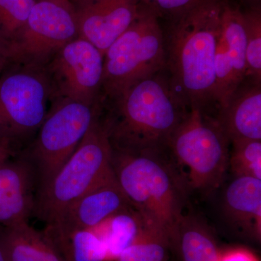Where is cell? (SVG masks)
Here are the masks:
<instances>
[{"label": "cell", "mask_w": 261, "mask_h": 261, "mask_svg": "<svg viewBox=\"0 0 261 261\" xmlns=\"http://www.w3.org/2000/svg\"><path fill=\"white\" fill-rule=\"evenodd\" d=\"M225 0H200L164 32L171 87L189 109L216 115V49Z\"/></svg>", "instance_id": "1"}, {"label": "cell", "mask_w": 261, "mask_h": 261, "mask_svg": "<svg viewBox=\"0 0 261 261\" xmlns=\"http://www.w3.org/2000/svg\"><path fill=\"white\" fill-rule=\"evenodd\" d=\"M101 121L112 149H167L189 108L173 90L165 69L102 102Z\"/></svg>", "instance_id": "2"}, {"label": "cell", "mask_w": 261, "mask_h": 261, "mask_svg": "<svg viewBox=\"0 0 261 261\" xmlns=\"http://www.w3.org/2000/svg\"><path fill=\"white\" fill-rule=\"evenodd\" d=\"M111 163L117 183L147 227L170 239L185 214L190 191L168 149H112Z\"/></svg>", "instance_id": "3"}, {"label": "cell", "mask_w": 261, "mask_h": 261, "mask_svg": "<svg viewBox=\"0 0 261 261\" xmlns=\"http://www.w3.org/2000/svg\"><path fill=\"white\" fill-rule=\"evenodd\" d=\"M230 145L214 115L191 108L171 136L168 151L189 191L207 193L224 182Z\"/></svg>", "instance_id": "4"}, {"label": "cell", "mask_w": 261, "mask_h": 261, "mask_svg": "<svg viewBox=\"0 0 261 261\" xmlns=\"http://www.w3.org/2000/svg\"><path fill=\"white\" fill-rule=\"evenodd\" d=\"M111 160L112 147L99 118L47 186L37 192L34 216L45 225L55 222L80 197L114 177Z\"/></svg>", "instance_id": "5"}, {"label": "cell", "mask_w": 261, "mask_h": 261, "mask_svg": "<svg viewBox=\"0 0 261 261\" xmlns=\"http://www.w3.org/2000/svg\"><path fill=\"white\" fill-rule=\"evenodd\" d=\"M57 99L44 65L10 63L0 75V141L23 150Z\"/></svg>", "instance_id": "6"}, {"label": "cell", "mask_w": 261, "mask_h": 261, "mask_svg": "<svg viewBox=\"0 0 261 261\" xmlns=\"http://www.w3.org/2000/svg\"><path fill=\"white\" fill-rule=\"evenodd\" d=\"M166 62L164 32L160 19L142 5L135 22L105 53L101 102L165 69Z\"/></svg>", "instance_id": "7"}, {"label": "cell", "mask_w": 261, "mask_h": 261, "mask_svg": "<svg viewBox=\"0 0 261 261\" xmlns=\"http://www.w3.org/2000/svg\"><path fill=\"white\" fill-rule=\"evenodd\" d=\"M102 111V103L91 106L67 99L54 102L34 140L18 152L34 168L37 192L74 152Z\"/></svg>", "instance_id": "8"}, {"label": "cell", "mask_w": 261, "mask_h": 261, "mask_svg": "<svg viewBox=\"0 0 261 261\" xmlns=\"http://www.w3.org/2000/svg\"><path fill=\"white\" fill-rule=\"evenodd\" d=\"M79 38L76 8L71 0H37L11 47V63L44 65Z\"/></svg>", "instance_id": "9"}, {"label": "cell", "mask_w": 261, "mask_h": 261, "mask_svg": "<svg viewBox=\"0 0 261 261\" xmlns=\"http://www.w3.org/2000/svg\"><path fill=\"white\" fill-rule=\"evenodd\" d=\"M104 56L79 37L57 51L44 65L57 99L99 104Z\"/></svg>", "instance_id": "10"}, {"label": "cell", "mask_w": 261, "mask_h": 261, "mask_svg": "<svg viewBox=\"0 0 261 261\" xmlns=\"http://www.w3.org/2000/svg\"><path fill=\"white\" fill-rule=\"evenodd\" d=\"M245 73L246 35L243 10L240 3L225 0L216 42V112L243 83Z\"/></svg>", "instance_id": "11"}, {"label": "cell", "mask_w": 261, "mask_h": 261, "mask_svg": "<svg viewBox=\"0 0 261 261\" xmlns=\"http://www.w3.org/2000/svg\"><path fill=\"white\" fill-rule=\"evenodd\" d=\"M73 3L78 18L79 37L93 44L103 56L135 22L142 8L139 0H89Z\"/></svg>", "instance_id": "12"}, {"label": "cell", "mask_w": 261, "mask_h": 261, "mask_svg": "<svg viewBox=\"0 0 261 261\" xmlns=\"http://www.w3.org/2000/svg\"><path fill=\"white\" fill-rule=\"evenodd\" d=\"M37 193V176L28 160L18 153L0 163V226L29 222Z\"/></svg>", "instance_id": "13"}, {"label": "cell", "mask_w": 261, "mask_h": 261, "mask_svg": "<svg viewBox=\"0 0 261 261\" xmlns=\"http://www.w3.org/2000/svg\"><path fill=\"white\" fill-rule=\"evenodd\" d=\"M130 206L114 176L75 201L55 222L45 225L44 231L64 233L75 230L94 229Z\"/></svg>", "instance_id": "14"}, {"label": "cell", "mask_w": 261, "mask_h": 261, "mask_svg": "<svg viewBox=\"0 0 261 261\" xmlns=\"http://www.w3.org/2000/svg\"><path fill=\"white\" fill-rule=\"evenodd\" d=\"M225 222L241 237L260 241L261 180L251 176H233L221 198Z\"/></svg>", "instance_id": "15"}, {"label": "cell", "mask_w": 261, "mask_h": 261, "mask_svg": "<svg viewBox=\"0 0 261 261\" xmlns=\"http://www.w3.org/2000/svg\"><path fill=\"white\" fill-rule=\"evenodd\" d=\"M215 116L230 142L261 141V84L245 79Z\"/></svg>", "instance_id": "16"}, {"label": "cell", "mask_w": 261, "mask_h": 261, "mask_svg": "<svg viewBox=\"0 0 261 261\" xmlns=\"http://www.w3.org/2000/svg\"><path fill=\"white\" fill-rule=\"evenodd\" d=\"M0 246L6 261H65L47 234L29 222L0 228Z\"/></svg>", "instance_id": "17"}, {"label": "cell", "mask_w": 261, "mask_h": 261, "mask_svg": "<svg viewBox=\"0 0 261 261\" xmlns=\"http://www.w3.org/2000/svg\"><path fill=\"white\" fill-rule=\"evenodd\" d=\"M171 250L181 261H219L220 250L210 228L195 215L184 214L173 228Z\"/></svg>", "instance_id": "18"}, {"label": "cell", "mask_w": 261, "mask_h": 261, "mask_svg": "<svg viewBox=\"0 0 261 261\" xmlns=\"http://www.w3.org/2000/svg\"><path fill=\"white\" fill-rule=\"evenodd\" d=\"M147 228L149 227L142 216L130 206L113 215L93 230L106 244L108 261H111L116 260Z\"/></svg>", "instance_id": "19"}, {"label": "cell", "mask_w": 261, "mask_h": 261, "mask_svg": "<svg viewBox=\"0 0 261 261\" xmlns=\"http://www.w3.org/2000/svg\"><path fill=\"white\" fill-rule=\"evenodd\" d=\"M45 233L65 261H108L106 244L93 229Z\"/></svg>", "instance_id": "20"}, {"label": "cell", "mask_w": 261, "mask_h": 261, "mask_svg": "<svg viewBox=\"0 0 261 261\" xmlns=\"http://www.w3.org/2000/svg\"><path fill=\"white\" fill-rule=\"evenodd\" d=\"M171 242L166 235L147 228L117 261H168Z\"/></svg>", "instance_id": "21"}, {"label": "cell", "mask_w": 261, "mask_h": 261, "mask_svg": "<svg viewBox=\"0 0 261 261\" xmlns=\"http://www.w3.org/2000/svg\"><path fill=\"white\" fill-rule=\"evenodd\" d=\"M246 35L245 79L261 84V7L243 10Z\"/></svg>", "instance_id": "22"}, {"label": "cell", "mask_w": 261, "mask_h": 261, "mask_svg": "<svg viewBox=\"0 0 261 261\" xmlns=\"http://www.w3.org/2000/svg\"><path fill=\"white\" fill-rule=\"evenodd\" d=\"M228 169L233 176H251L261 180V141L231 142Z\"/></svg>", "instance_id": "23"}, {"label": "cell", "mask_w": 261, "mask_h": 261, "mask_svg": "<svg viewBox=\"0 0 261 261\" xmlns=\"http://www.w3.org/2000/svg\"><path fill=\"white\" fill-rule=\"evenodd\" d=\"M37 0H0V34L13 45Z\"/></svg>", "instance_id": "24"}, {"label": "cell", "mask_w": 261, "mask_h": 261, "mask_svg": "<svg viewBox=\"0 0 261 261\" xmlns=\"http://www.w3.org/2000/svg\"><path fill=\"white\" fill-rule=\"evenodd\" d=\"M200 0H155L151 7V11L157 15L159 19H167L172 20L177 18L187 10L191 9L192 7Z\"/></svg>", "instance_id": "25"}, {"label": "cell", "mask_w": 261, "mask_h": 261, "mask_svg": "<svg viewBox=\"0 0 261 261\" xmlns=\"http://www.w3.org/2000/svg\"><path fill=\"white\" fill-rule=\"evenodd\" d=\"M219 261H259L255 255L245 248H233L220 252Z\"/></svg>", "instance_id": "26"}, {"label": "cell", "mask_w": 261, "mask_h": 261, "mask_svg": "<svg viewBox=\"0 0 261 261\" xmlns=\"http://www.w3.org/2000/svg\"><path fill=\"white\" fill-rule=\"evenodd\" d=\"M11 63V44L0 34V75Z\"/></svg>", "instance_id": "27"}, {"label": "cell", "mask_w": 261, "mask_h": 261, "mask_svg": "<svg viewBox=\"0 0 261 261\" xmlns=\"http://www.w3.org/2000/svg\"><path fill=\"white\" fill-rule=\"evenodd\" d=\"M18 153L8 144L0 141V163L14 157Z\"/></svg>", "instance_id": "28"}, {"label": "cell", "mask_w": 261, "mask_h": 261, "mask_svg": "<svg viewBox=\"0 0 261 261\" xmlns=\"http://www.w3.org/2000/svg\"><path fill=\"white\" fill-rule=\"evenodd\" d=\"M239 1L240 3L245 5L246 8L261 7V0H239Z\"/></svg>", "instance_id": "29"}, {"label": "cell", "mask_w": 261, "mask_h": 261, "mask_svg": "<svg viewBox=\"0 0 261 261\" xmlns=\"http://www.w3.org/2000/svg\"><path fill=\"white\" fill-rule=\"evenodd\" d=\"M139 1H140V4L143 5L146 8L150 9L155 0H139Z\"/></svg>", "instance_id": "30"}, {"label": "cell", "mask_w": 261, "mask_h": 261, "mask_svg": "<svg viewBox=\"0 0 261 261\" xmlns=\"http://www.w3.org/2000/svg\"><path fill=\"white\" fill-rule=\"evenodd\" d=\"M0 261H6L4 253H3V250H2L1 246H0Z\"/></svg>", "instance_id": "31"}, {"label": "cell", "mask_w": 261, "mask_h": 261, "mask_svg": "<svg viewBox=\"0 0 261 261\" xmlns=\"http://www.w3.org/2000/svg\"><path fill=\"white\" fill-rule=\"evenodd\" d=\"M73 3H80V2L89 1V0H71Z\"/></svg>", "instance_id": "32"}]
</instances>
